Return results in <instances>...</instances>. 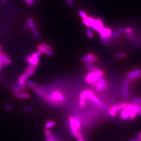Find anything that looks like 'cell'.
Masks as SVG:
<instances>
[{"label":"cell","mask_w":141,"mask_h":141,"mask_svg":"<svg viewBox=\"0 0 141 141\" xmlns=\"http://www.w3.org/2000/svg\"><path fill=\"white\" fill-rule=\"evenodd\" d=\"M126 56V54L124 52H120L118 53L115 55V57L116 59H120V58H124Z\"/></svg>","instance_id":"24"},{"label":"cell","mask_w":141,"mask_h":141,"mask_svg":"<svg viewBox=\"0 0 141 141\" xmlns=\"http://www.w3.org/2000/svg\"><path fill=\"white\" fill-rule=\"evenodd\" d=\"M32 31L34 35V36L37 38H39L40 37V34H39V32L38 31V30L36 28H34L33 29H32Z\"/></svg>","instance_id":"27"},{"label":"cell","mask_w":141,"mask_h":141,"mask_svg":"<svg viewBox=\"0 0 141 141\" xmlns=\"http://www.w3.org/2000/svg\"><path fill=\"white\" fill-rule=\"evenodd\" d=\"M85 67L87 69L91 70V71L95 70L97 69V68L95 67L94 66H93L92 64H89L87 63L85 64Z\"/></svg>","instance_id":"26"},{"label":"cell","mask_w":141,"mask_h":141,"mask_svg":"<svg viewBox=\"0 0 141 141\" xmlns=\"http://www.w3.org/2000/svg\"><path fill=\"white\" fill-rule=\"evenodd\" d=\"M139 105H140V107H139V110L138 115L141 116V104H139Z\"/></svg>","instance_id":"43"},{"label":"cell","mask_w":141,"mask_h":141,"mask_svg":"<svg viewBox=\"0 0 141 141\" xmlns=\"http://www.w3.org/2000/svg\"><path fill=\"white\" fill-rule=\"evenodd\" d=\"M2 65L1 64H0V70L1 69V67H2Z\"/></svg>","instance_id":"45"},{"label":"cell","mask_w":141,"mask_h":141,"mask_svg":"<svg viewBox=\"0 0 141 141\" xmlns=\"http://www.w3.org/2000/svg\"><path fill=\"white\" fill-rule=\"evenodd\" d=\"M5 108L6 109L8 110V111H10L11 110H12V105L10 104H8L7 105H6V107H5Z\"/></svg>","instance_id":"41"},{"label":"cell","mask_w":141,"mask_h":141,"mask_svg":"<svg viewBox=\"0 0 141 141\" xmlns=\"http://www.w3.org/2000/svg\"><path fill=\"white\" fill-rule=\"evenodd\" d=\"M90 28L99 33L103 29L104 27L101 20L92 18L90 23Z\"/></svg>","instance_id":"5"},{"label":"cell","mask_w":141,"mask_h":141,"mask_svg":"<svg viewBox=\"0 0 141 141\" xmlns=\"http://www.w3.org/2000/svg\"><path fill=\"white\" fill-rule=\"evenodd\" d=\"M94 57V55L93 54H88L84 55L82 57V60L83 62L87 63V62H88L90 60H91L92 58H93Z\"/></svg>","instance_id":"19"},{"label":"cell","mask_w":141,"mask_h":141,"mask_svg":"<svg viewBox=\"0 0 141 141\" xmlns=\"http://www.w3.org/2000/svg\"><path fill=\"white\" fill-rule=\"evenodd\" d=\"M93 95H94V93L93 91L90 90H86L83 91L79 96V98L80 100H86L90 98Z\"/></svg>","instance_id":"14"},{"label":"cell","mask_w":141,"mask_h":141,"mask_svg":"<svg viewBox=\"0 0 141 141\" xmlns=\"http://www.w3.org/2000/svg\"><path fill=\"white\" fill-rule=\"evenodd\" d=\"M12 61L8 56L5 53L1 52L0 53V63L2 65L8 66L11 64Z\"/></svg>","instance_id":"12"},{"label":"cell","mask_w":141,"mask_h":141,"mask_svg":"<svg viewBox=\"0 0 141 141\" xmlns=\"http://www.w3.org/2000/svg\"><path fill=\"white\" fill-rule=\"evenodd\" d=\"M100 34V39L103 42L105 43H110L111 41V30L109 28L104 27L103 29L98 33Z\"/></svg>","instance_id":"3"},{"label":"cell","mask_w":141,"mask_h":141,"mask_svg":"<svg viewBox=\"0 0 141 141\" xmlns=\"http://www.w3.org/2000/svg\"><path fill=\"white\" fill-rule=\"evenodd\" d=\"M39 57L36 54L35 52L32 54L30 56L27 58V62L29 63L30 65L38 66L39 63Z\"/></svg>","instance_id":"9"},{"label":"cell","mask_w":141,"mask_h":141,"mask_svg":"<svg viewBox=\"0 0 141 141\" xmlns=\"http://www.w3.org/2000/svg\"><path fill=\"white\" fill-rule=\"evenodd\" d=\"M1 47L0 46V53H1Z\"/></svg>","instance_id":"46"},{"label":"cell","mask_w":141,"mask_h":141,"mask_svg":"<svg viewBox=\"0 0 141 141\" xmlns=\"http://www.w3.org/2000/svg\"><path fill=\"white\" fill-rule=\"evenodd\" d=\"M86 104V101L85 100H80L79 102V104L80 107H83Z\"/></svg>","instance_id":"36"},{"label":"cell","mask_w":141,"mask_h":141,"mask_svg":"<svg viewBox=\"0 0 141 141\" xmlns=\"http://www.w3.org/2000/svg\"><path fill=\"white\" fill-rule=\"evenodd\" d=\"M130 141H137L136 139H135L134 138H130Z\"/></svg>","instance_id":"44"},{"label":"cell","mask_w":141,"mask_h":141,"mask_svg":"<svg viewBox=\"0 0 141 141\" xmlns=\"http://www.w3.org/2000/svg\"><path fill=\"white\" fill-rule=\"evenodd\" d=\"M90 99L91 101H93V102L97 104H100L101 103V101L96 96H95L94 95H93L90 98Z\"/></svg>","instance_id":"23"},{"label":"cell","mask_w":141,"mask_h":141,"mask_svg":"<svg viewBox=\"0 0 141 141\" xmlns=\"http://www.w3.org/2000/svg\"><path fill=\"white\" fill-rule=\"evenodd\" d=\"M127 104L126 103H122L113 106L110 108L109 111V114L111 117H114L116 115L117 111L123 110L126 107Z\"/></svg>","instance_id":"8"},{"label":"cell","mask_w":141,"mask_h":141,"mask_svg":"<svg viewBox=\"0 0 141 141\" xmlns=\"http://www.w3.org/2000/svg\"><path fill=\"white\" fill-rule=\"evenodd\" d=\"M86 33L87 35L89 38L92 39L94 37V33L91 29H87Z\"/></svg>","instance_id":"25"},{"label":"cell","mask_w":141,"mask_h":141,"mask_svg":"<svg viewBox=\"0 0 141 141\" xmlns=\"http://www.w3.org/2000/svg\"><path fill=\"white\" fill-rule=\"evenodd\" d=\"M76 137L77 138L78 141H85L82 134L80 132H79Z\"/></svg>","instance_id":"32"},{"label":"cell","mask_w":141,"mask_h":141,"mask_svg":"<svg viewBox=\"0 0 141 141\" xmlns=\"http://www.w3.org/2000/svg\"><path fill=\"white\" fill-rule=\"evenodd\" d=\"M44 134L47 139V141L55 139L54 135L51 133V131L49 130V129H46L44 131Z\"/></svg>","instance_id":"17"},{"label":"cell","mask_w":141,"mask_h":141,"mask_svg":"<svg viewBox=\"0 0 141 141\" xmlns=\"http://www.w3.org/2000/svg\"><path fill=\"white\" fill-rule=\"evenodd\" d=\"M136 140L137 141H141V131L138 132L137 134Z\"/></svg>","instance_id":"38"},{"label":"cell","mask_w":141,"mask_h":141,"mask_svg":"<svg viewBox=\"0 0 141 141\" xmlns=\"http://www.w3.org/2000/svg\"><path fill=\"white\" fill-rule=\"evenodd\" d=\"M18 99H27L29 98V95L27 93H19L16 95Z\"/></svg>","instance_id":"20"},{"label":"cell","mask_w":141,"mask_h":141,"mask_svg":"<svg viewBox=\"0 0 141 141\" xmlns=\"http://www.w3.org/2000/svg\"><path fill=\"white\" fill-rule=\"evenodd\" d=\"M21 87L19 86L18 85H17L13 89V94L14 95H17V94L20 93V91L21 90Z\"/></svg>","instance_id":"29"},{"label":"cell","mask_w":141,"mask_h":141,"mask_svg":"<svg viewBox=\"0 0 141 141\" xmlns=\"http://www.w3.org/2000/svg\"><path fill=\"white\" fill-rule=\"evenodd\" d=\"M26 82H27V84L28 85H29V86L31 87H33V88H35L37 87V85L35 83L32 82L31 81H28L27 80Z\"/></svg>","instance_id":"30"},{"label":"cell","mask_w":141,"mask_h":141,"mask_svg":"<svg viewBox=\"0 0 141 141\" xmlns=\"http://www.w3.org/2000/svg\"><path fill=\"white\" fill-rule=\"evenodd\" d=\"M24 28L25 29H26V30H29V29H30V28L29 26V25L28 24H24Z\"/></svg>","instance_id":"42"},{"label":"cell","mask_w":141,"mask_h":141,"mask_svg":"<svg viewBox=\"0 0 141 141\" xmlns=\"http://www.w3.org/2000/svg\"><path fill=\"white\" fill-rule=\"evenodd\" d=\"M48 100L52 103H57L58 101H63L65 100V98L62 93L55 91L52 93L51 97L48 98Z\"/></svg>","instance_id":"6"},{"label":"cell","mask_w":141,"mask_h":141,"mask_svg":"<svg viewBox=\"0 0 141 141\" xmlns=\"http://www.w3.org/2000/svg\"><path fill=\"white\" fill-rule=\"evenodd\" d=\"M120 33H119V32L117 31H116L114 32H112L111 34V38H117L118 37H119L120 35Z\"/></svg>","instance_id":"28"},{"label":"cell","mask_w":141,"mask_h":141,"mask_svg":"<svg viewBox=\"0 0 141 141\" xmlns=\"http://www.w3.org/2000/svg\"><path fill=\"white\" fill-rule=\"evenodd\" d=\"M27 21H28V24H29L30 29H33L34 28H35V25L34 24L33 20L31 18H29L28 19Z\"/></svg>","instance_id":"22"},{"label":"cell","mask_w":141,"mask_h":141,"mask_svg":"<svg viewBox=\"0 0 141 141\" xmlns=\"http://www.w3.org/2000/svg\"><path fill=\"white\" fill-rule=\"evenodd\" d=\"M42 47L48 50H52V48L51 47V46H50L49 45H47L46 43H42L41 44V45H40Z\"/></svg>","instance_id":"34"},{"label":"cell","mask_w":141,"mask_h":141,"mask_svg":"<svg viewBox=\"0 0 141 141\" xmlns=\"http://www.w3.org/2000/svg\"><path fill=\"white\" fill-rule=\"evenodd\" d=\"M104 73L102 70L97 68L95 70L89 72L85 77V81L89 84L93 85L98 80L103 79Z\"/></svg>","instance_id":"1"},{"label":"cell","mask_w":141,"mask_h":141,"mask_svg":"<svg viewBox=\"0 0 141 141\" xmlns=\"http://www.w3.org/2000/svg\"><path fill=\"white\" fill-rule=\"evenodd\" d=\"M95 90L98 92H100L106 89L107 85V81L104 79H101L92 85Z\"/></svg>","instance_id":"7"},{"label":"cell","mask_w":141,"mask_h":141,"mask_svg":"<svg viewBox=\"0 0 141 141\" xmlns=\"http://www.w3.org/2000/svg\"><path fill=\"white\" fill-rule=\"evenodd\" d=\"M129 81L128 79H125L123 83L122 89V96L124 99H127L129 94Z\"/></svg>","instance_id":"11"},{"label":"cell","mask_w":141,"mask_h":141,"mask_svg":"<svg viewBox=\"0 0 141 141\" xmlns=\"http://www.w3.org/2000/svg\"><path fill=\"white\" fill-rule=\"evenodd\" d=\"M26 4L29 7H32L34 4V0H24Z\"/></svg>","instance_id":"31"},{"label":"cell","mask_w":141,"mask_h":141,"mask_svg":"<svg viewBox=\"0 0 141 141\" xmlns=\"http://www.w3.org/2000/svg\"><path fill=\"white\" fill-rule=\"evenodd\" d=\"M79 14L82 19H85L87 17V15L86 13L83 10H79Z\"/></svg>","instance_id":"21"},{"label":"cell","mask_w":141,"mask_h":141,"mask_svg":"<svg viewBox=\"0 0 141 141\" xmlns=\"http://www.w3.org/2000/svg\"><path fill=\"white\" fill-rule=\"evenodd\" d=\"M97 60H98L97 57L94 56V57L93 58H92L91 60H90L88 62H87V63L89 64H92L93 63L96 62L97 61Z\"/></svg>","instance_id":"35"},{"label":"cell","mask_w":141,"mask_h":141,"mask_svg":"<svg viewBox=\"0 0 141 141\" xmlns=\"http://www.w3.org/2000/svg\"><path fill=\"white\" fill-rule=\"evenodd\" d=\"M29 77H30V76L26 72L20 75L18 79V85L21 88L25 87L26 82Z\"/></svg>","instance_id":"10"},{"label":"cell","mask_w":141,"mask_h":141,"mask_svg":"<svg viewBox=\"0 0 141 141\" xmlns=\"http://www.w3.org/2000/svg\"><path fill=\"white\" fill-rule=\"evenodd\" d=\"M137 115L135 113L130 111V114H129V119H130L131 120H133L136 117Z\"/></svg>","instance_id":"33"},{"label":"cell","mask_w":141,"mask_h":141,"mask_svg":"<svg viewBox=\"0 0 141 141\" xmlns=\"http://www.w3.org/2000/svg\"><path fill=\"white\" fill-rule=\"evenodd\" d=\"M24 110L26 112L28 113H32L33 112L32 109L31 108H29V107H25L24 109Z\"/></svg>","instance_id":"39"},{"label":"cell","mask_w":141,"mask_h":141,"mask_svg":"<svg viewBox=\"0 0 141 141\" xmlns=\"http://www.w3.org/2000/svg\"></svg>","instance_id":"48"},{"label":"cell","mask_w":141,"mask_h":141,"mask_svg":"<svg viewBox=\"0 0 141 141\" xmlns=\"http://www.w3.org/2000/svg\"><path fill=\"white\" fill-rule=\"evenodd\" d=\"M140 105L139 104L133 103V104H127L126 108H128L130 111L135 113L136 114L138 115Z\"/></svg>","instance_id":"13"},{"label":"cell","mask_w":141,"mask_h":141,"mask_svg":"<svg viewBox=\"0 0 141 141\" xmlns=\"http://www.w3.org/2000/svg\"><path fill=\"white\" fill-rule=\"evenodd\" d=\"M6 0H1V1L2 2H5V1H6Z\"/></svg>","instance_id":"47"},{"label":"cell","mask_w":141,"mask_h":141,"mask_svg":"<svg viewBox=\"0 0 141 141\" xmlns=\"http://www.w3.org/2000/svg\"><path fill=\"white\" fill-rule=\"evenodd\" d=\"M69 121L72 134L74 137H76L81 128V123L77 118L72 116L69 117Z\"/></svg>","instance_id":"2"},{"label":"cell","mask_w":141,"mask_h":141,"mask_svg":"<svg viewBox=\"0 0 141 141\" xmlns=\"http://www.w3.org/2000/svg\"><path fill=\"white\" fill-rule=\"evenodd\" d=\"M133 103H136L138 104H141V98H135L133 100Z\"/></svg>","instance_id":"37"},{"label":"cell","mask_w":141,"mask_h":141,"mask_svg":"<svg viewBox=\"0 0 141 141\" xmlns=\"http://www.w3.org/2000/svg\"><path fill=\"white\" fill-rule=\"evenodd\" d=\"M56 125V123L55 121L52 120H50L47 121V122L45 124V126L46 129H50L55 126Z\"/></svg>","instance_id":"18"},{"label":"cell","mask_w":141,"mask_h":141,"mask_svg":"<svg viewBox=\"0 0 141 141\" xmlns=\"http://www.w3.org/2000/svg\"><path fill=\"white\" fill-rule=\"evenodd\" d=\"M127 78L129 82H134L141 79V70L136 69L130 71L127 75Z\"/></svg>","instance_id":"4"},{"label":"cell","mask_w":141,"mask_h":141,"mask_svg":"<svg viewBox=\"0 0 141 141\" xmlns=\"http://www.w3.org/2000/svg\"><path fill=\"white\" fill-rule=\"evenodd\" d=\"M66 2L69 7H72L73 6V0H66Z\"/></svg>","instance_id":"40"},{"label":"cell","mask_w":141,"mask_h":141,"mask_svg":"<svg viewBox=\"0 0 141 141\" xmlns=\"http://www.w3.org/2000/svg\"><path fill=\"white\" fill-rule=\"evenodd\" d=\"M130 112V110L126 107L125 109L122 110L120 115V119L123 120H125L129 119Z\"/></svg>","instance_id":"15"},{"label":"cell","mask_w":141,"mask_h":141,"mask_svg":"<svg viewBox=\"0 0 141 141\" xmlns=\"http://www.w3.org/2000/svg\"><path fill=\"white\" fill-rule=\"evenodd\" d=\"M38 49L42 53H44L46 55H53L54 53V52L52 50H48L43 47H42L40 45L38 46Z\"/></svg>","instance_id":"16"}]
</instances>
